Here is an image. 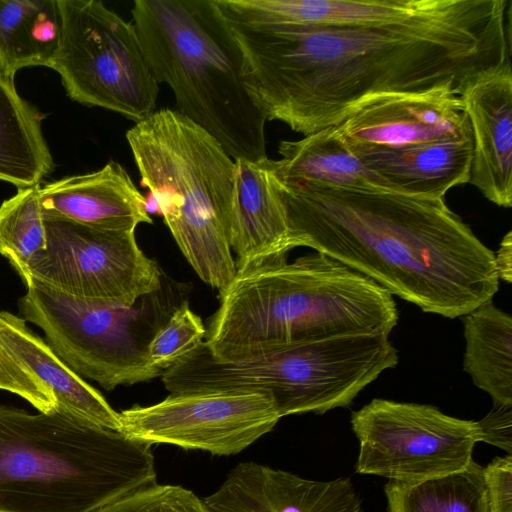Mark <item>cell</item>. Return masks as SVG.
Returning <instances> with one entry per match:
<instances>
[{
    "label": "cell",
    "instance_id": "1",
    "mask_svg": "<svg viewBox=\"0 0 512 512\" xmlns=\"http://www.w3.org/2000/svg\"><path fill=\"white\" fill-rule=\"evenodd\" d=\"M511 0H444L412 19L363 27H249L228 21L243 82L267 120L304 136L382 99L459 96L511 62Z\"/></svg>",
    "mask_w": 512,
    "mask_h": 512
},
{
    "label": "cell",
    "instance_id": "2",
    "mask_svg": "<svg viewBox=\"0 0 512 512\" xmlns=\"http://www.w3.org/2000/svg\"><path fill=\"white\" fill-rule=\"evenodd\" d=\"M273 177L294 248H312L424 312L448 318L492 301L498 291L493 251L444 198L289 185Z\"/></svg>",
    "mask_w": 512,
    "mask_h": 512
},
{
    "label": "cell",
    "instance_id": "3",
    "mask_svg": "<svg viewBox=\"0 0 512 512\" xmlns=\"http://www.w3.org/2000/svg\"><path fill=\"white\" fill-rule=\"evenodd\" d=\"M220 297L204 341L219 361L298 342L389 335L398 320L386 289L320 252L237 271Z\"/></svg>",
    "mask_w": 512,
    "mask_h": 512
},
{
    "label": "cell",
    "instance_id": "4",
    "mask_svg": "<svg viewBox=\"0 0 512 512\" xmlns=\"http://www.w3.org/2000/svg\"><path fill=\"white\" fill-rule=\"evenodd\" d=\"M151 447L57 409L0 405V512H93L157 483Z\"/></svg>",
    "mask_w": 512,
    "mask_h": 512
},
{
    "label": "cell",
    "instance_id": "5",
    "mask_svg": "<svg viewBox=\"0 0 512 512\" xmlns=\"http://www.w3.org/2000/svg\"><path fill=\"white\" fill-rule=\"evenodd\" d=\"M157 83L176 111L214 137L233 159L260 161L264 114L243 82V55L216 0H136L131 9Z\"/></svg>",
    "mask_w": 512,
    "mask_h": 512
},
{
    "label": "cell",
    "instance_id": "6",
    "mask_svg": "<svg viewBox=\"0 0 512 512\" xmlns=\"http://www.w3.org/2000/svg\"><path fill=\"white\" fill-rule=\"evenodd\" d=\"M140 184L199 278L222 295L236 276L229 243L235 161L175 109L156 110L126 132Z\"/></svg>",
    "mask_w": 512,
    "mask_h": 512
},
{
    "label": "cell",
    "instance_id": "7",
    "mask_svg": "<svg viewBox=\"0 0 512 512\" xmlns=\"http://www.w3.org/2000/svg\"><path fill=\"white\" fill-rule=\"evenodd\" d=\"M19 301L25 321L38 326L54 353L78 376L106 390L162 375L147 355L159 304L146 296L132 306L83 299L34 279Z\"/></svg>",
    "mask_w": 512,
    "mask_h": 512
},
{
    "label": "cell",
    "instance_id": "8",
    "mask_svg": "<svg viewBox=\"0 0 512 512\" xmlns=\"http://www.w3.org/2000/svg\"><path fill=\"white\" fill-rule=\"evenodd\" d=\"M60 37L48 65L67 95L138 123L156 111L159 84L136 28L98 0H57Z\"/></svg>",
    "mask_w": 512,
    "mask_h": 512
},
{
    "label": "cell",
    "instance_id": "9",
    "mask_svg": "<svg viewBox=\"0 0 512 512\" xmlns=\"http://www.w3.org/2000/svg\"><path fill=\"white\" fill-rule=\"evenodd\" d=\"M359 441L356 471L411 483L466 468L479 442L476 421L426 404L373 399L352 413Z\"/></svg>",
    "mask_w": 512,
    "mask_h": 512
},
{
    "label": "cell",
    "instance_id": "10",
    "mask_svg": "<svg viewBox=\"0 0 512 512\" xmlns=\"http://www.w3.org/2000/svg\"><path fill=\"white\" fill-rule=\"evenodd\" d=\"M44 223L46 246L31 259L27 282L34 279L70 296L126 306L162 289L159 266L141 250L135 231L51 218Z\"/></svg>",
    "mask_w": 512,
    "mask_h": 512
},
{
    "label": "cell",
    "instance_id": "11",
    "mask_svg": "<svg viewBox=\"0 0 512 512\" xmlns=\"http://www.w3.org/2000/svg\"><path fill=\"white\" fill-rule=\"evenodd\" d=\"M122 432L153 446L170 444L213 455H235L280 420L263 392L170 393L149 406L119 412Z\"/></svg>",
    "mask_w": 512,
    "mask_h": 512
},
{
    "label": "cell",
    "instance_id": "12",
    "mask_svg": "<svg viewBox=\"0 0 512 512\" xmlns=\"http://www.w3.org/2000/svg\"><path fill=\"white\" fill-rule=\"evenodd\" d=\"M337 127L355 154L472 136L462 100L450 90L382 99Z\"/></svg>",
    "mask_w": 512,
    "mask_h": 512
},
{
    "label": "cell",
    "instance_id": "13",
    "mask_svg": "<svg viewBox=\"0 0 512 512\" xmlns=\"http://www.w3.org/2000/svg\"><path fill=\"white\" fill-rule=\"evenodd\" d=\"M203 502L210 512H362L349 479L309 480L255 462L239 463Z\"/></svg>",
    "mask_w": 512,
    "mask_h": 512
},
{
    "label": "cell",
    "instance_id": "14",
    "mask_svg": "<svg viewBox=\"0 0 512 512\" xmlns=\"http://www.w3.org/2000/svg\"><path fill=\"white\" fill-rule=\"evenodd\" d=\"M473 142L470 181L492 203L512 206L511 62L486 71L462 91Z\"/></svg>",
    "mask_w": 512,
    "mask_h": 512
},
{
    "label": "cell",
    "instance_id": "15",
    "mask_svg": "<svg viewBox=\"0 0 512 512\" xmlns=\"http://www.w3.org/2000/svg\"><path fill=\"white\" fill-rule=\"evenodd\" d=\"M0 360L24 386L31 373L54 395L56 409L82 421L121 431L119 412L103 395L75 374L21 317L0 311Z\"/></svg>",
    "mask_w": 512,
    "mask_h": 512
},
{
    "label": "cell",
    "instance_id": "16",
    "mask_svg": "<svg viewBox=\"0 0 512 512\" xmlns=\"http://www.w3.org/2000/svg\"><path fill=\"white\" fill-rule=\"evenodd\" d=\"M39 201L44 218L100 230L135 231L152 223L145 197L112 160L97 171L49 182L40 188Z\"/></svg>",
    "mask_w": 512,
    "mask_h": 512
},
{
    "label": "cell",
    "instance_id": "17",
    "mask_svg": "<svg viewBox=\"0 0 512 512\" xmlns=\"http://www.w3.org/2000/svg\"><path fill=\"white\" fill-rule=\"evenodd\" d=\"M229 243L237 271L286 259L294 247L270 159H236Z\"/></svg>",
    "mask_w": 512,
    "mask_h": 512
},
{
    "label": "cell",
    "instance_id": "18",
    "mask_svg": "<svg viewBox=\"0 0 512 512\" xmlns=\"http://www.w3.org/2000/svg\"><path fill=\"white\" fill-rule=\"evenodd\" d=\"M444 0H216L225 18L249 27H363L403 22Z\"/></svg>",
    "mask_w": 512,
    "mask_h": 512
},
{
    "label": "cell",
    "instance_id": "19",
    "mask_svg": "<svg viewBox=\"0 0 512 512\" xmlns=\"http://www.w3.org/2000/svg\"><path fill=\"white\" fill-rule=\"evenodd\" d=\"M472 136L396 151L356 154L388 190L444 198L453 187L470 181Z\"/></svg>",
    "mask_w": 512,
    "mask_h": 512
},
{
    "label": "cell",
    "instance_id": "20",
    "mask_svg": "<svg viewBox=\"0 0 512 512\" xmlns=\"http://www.w3.org/2000/svg\"><path fill=\"white\" fill-rule=\"evenodd\" d=\"M278 153L280 159H270V165L275 178L284 184L387 189L349 147L337 126L299 140L280 141Z\"/></svg>",
    "mask_w": 512,
    "mask_h": 512
},
{
    "label": "cell",
    "instance_id": "21",
    "mask_svg": "<svg viewBox=\"0 0 512 512\" xmlns=\"http://www.w3.org/2000/svg\"><path fill=\"white\" fill-rule=\"evenodd\" d=\"M46 117L0 72V180L18 189L41 184L55 164L42 130Z\"/></svg>",
    "mask_w": 512,
    "mask_h": 512
},
{
    "label": "cell",
    "instance_id": "22",
    "mask_svg": "<svg viewBox=\"0 0 512 512\" xmlns=\"http://www.w3.org/2000/svg\"><path fill=\"white\" fill-rule=\"evenodd\" d=\"M463 317V367L494 404L512 405V318L488 301Z\"/></svg>",
    "mask_w": 512,
    "mask_h": 512
},
{
    "label": "cell",
    "instance_id": "23",
    "mask_svg": "<svg viewBox=\"0 0 512 512\" xmlns=\"http://www.w3.org/2000/svg\"><path fill=\"white\" fill-rule=\"evenodd\" d=\"M57 0H0V72L13 78L22 68L48 67L58 46Z\"/></svg>",
    "mask_w": 512,
    "mask_h": 512
},
{
    "label": "cell",
    "instance_id": "24",
    "mask_svg": "<svg viewBox=\"0 0 512 512\" xmlns=\"http://www.w3.org/2000/svg\"><path fill=\"white\" fill-rule=\"evenodd\" d=\"M388 512H489L483 467L466 468L429 478L385 486Z\"/></svg>",
    "mask_w": 512,
    "mask_h": 512
},
{
    "label": "cell",
    "instance_id": "25",
    "mask_svg": "<svg viewBox=\"0 0 512 512\" xmlns=\"http://www.w3.org/2000/svg\"><path fill=\"white\" fill-rule=\"evenodd\" d=\"M40 184L20 188L0 205V254L8 259L23 282L31 259L46 246Z\"/></svg>",
    "mask_w": 512,
    "mask_h": 512
},
{
    "label": "cell",
    "instance_id": "26",
    "mask_svg": "<svg viewBox=\"0 0 512 512\" xmlns=\"http://www.w3.org/2000/svg\"><path fill=\"white\" fill-rule=\"evenodd\" d=\"M206 329L187 301L176 307L147 347L150 363L164 372L201 343Z\"/></svg>",
    "mask_w": 512,
    "mask_h": 512
},
{
    "label": "cell",
    "instance_id": "27",
    "mask_svg": "<svg viewBox=\"0 0 512 512\" xmlns=\"http://www.w3.org/2000/svg\"><path fill=\"white\" fill-rule=\"evenodd\" d=\"M93 512H210L203 499L178 485L155 483Z\"/></svg>",
    "mask_w": 512,
    "mask_h": 512
},
{
    "label": "cell",
    "instance_id": "28",
    "mask_svg": "<svg viewBox=\"0 0 512 512\" xmlns=\"http://www.w3.org/2000/svg\"><path fill=\"white\" fill-rule=\"evenodd\" d=\"M489 512H512V456L494 458L483 468Z\"/></svg>",
    "mask_w": 512,
    "mask_h": 512
},
{
    "label": "cell",
    "instance_id": "29",
    "mask_svg": "<svg viewBox=\"0 0 512 512\" xmlns=\"http://www.w3.org/2000/svg\"><path fill=\"white\" fill-rule=\"evenodd\" d=\"M476 423L479 441L512 454V405L494 404L491 411Z\"/></svg>",
    "mask_w": 512,
    "mask_h": 512
},
{
    "label": "cell",
    "instance_id": "30",
    "mask_svg": "<svg viewBox=\"0 0 512 512\" xmlns=\"http://www.w3.org/2000/svg\"><path fill=\"white\" fill-rule=\"evenodd\" d=\"M511 232L509 231L503 238L500 249L495 255V263L499 278L511 282Z\"/></svg>",
    "mask_w": 512,
    "mask_h": 512
},
{
    "label": "cell",
    "instance_id": "31",
    "mask_svg": "<svg viewBox=\"0 0 512 512\" xmlns=\"http://www.w3.org/2000/svg\"><path fill=\"white\" fill-rule=\"evenodd\" d=\"M0 390H5L28 401V395L15 377L8 371L0 360Z\"/></svg>",
    "mask_w": 512,
    "mask_h": 512
}]
</instances>
